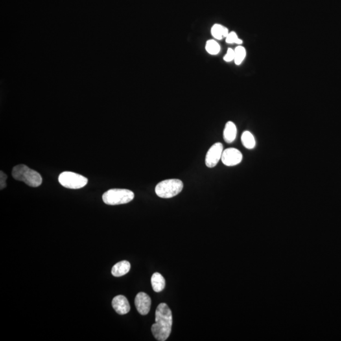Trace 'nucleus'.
Masks as SVG:
<instances>
[{"label":"nucleus","instance_id":"f257e3e1","mask_svg":"<svg viewBox=\"0 0 341 341\" xmlns=\"http://www.w3.org/2000/svg\"><path fill=\"white\" fill-rule=\"evenodd\" d=\"M172 325L171 310L166 303H160L156 312V323L152 325L153 336L159 341H165L169 338Z\"/></svg>","mask_w":341,"mask_h":341},{"label":"nucleus","instance_id":"f03ea898","mask_svg":"<svg viewBox=\"0 0 341 341\" xmlns=\"http://www.w3.org/2000/svg\"><path fill=\"white\" fill-rule=\"evenodd\" d=\"M12 176L15 180L23 181L31 187H38L43 183L42 177L39 172L24 165L15 166L13 168Z\"/></svg>","mask_w":341,"mask_h":341},{"label":"nucleus","instance_id":"7ed1b4c3","mask_svg":"<svg viewBox=\"0 0 341 341\" xmlns=\"http://www.w3.org/2000/svg\"><path fill=\"white\" fill-rule=\"evenodd\" d=\"M135 197L134 193L126 189H111L102 195V200L105 204L117 205L128 204Z\"/></svg>","mask_w":341,"mask_h":341},{"label":"nucleus","instance_id":"20e7f679","mask_svg":"<svg viewBox=\"0 0 341 341\" xmlns=\"http://www.w3.org/2000/svg\"><path fill=\"white\" fill-rule=\"evenodd\" d=\"M183 189L182 181L177 179L166 180L157 185L156 193L159 197L170 198L174 197L180 193Z\"/></svg>","mask_w":341,"mask_h":341},{"label":"nucleus","instance_id":"39448f33","mask_svg":"<svg viewBox=\"0 0 341 341\" xmlns=\"http://www.w3.org/2000/svg\"><path fill=\"white\" fill-rule=\"evenodd\" d=\"M60 184L69 189H80L84 187L88 183V180L84 176L75 172L65 171L58 177Z\"/></svg>","mask_w":341,"mask_h":341},{"label":"nucleus","instance_id":"423d86ee","mask_svg":"<svg viewBox=\"0 0 341 341\" xmlns=\"http://www.w3.org/2000/svg\"><path fill=\"white\" fill-rule=\"evenodd\" d=\"M223 152V146L220 142L214 144L209 148L205 157V165L208 168H214L218 165L219 161L221 159Z\"/></svg>","mask_w":341,"mask_h":341},{"label":"nucleus","instance_id":"0eeeda50","mask_svg":"<svg viewBox=\"0 0 341 341\" xmlns=\"http://www.w3.org/2000/svg\"><path fill=\"white\" fill-rule=\"evenodd\" d=\"M243 155L235 148H229L223 150L221 161L224 165L234 166L239 165L242 161Z\"/></svg>","mask_w":341,"mask_h":341},{"label":"nucleus","instance_id":"6e6552de","mask_svg":"<svg viewBox=\"0 0 341 341\" xmlns=\"http://www.w3.org/2000/svg\"><path fill=\"white\" fill-rule=\"evenodd\" d=\"M135 305L140 314L142 316H146L150 312L151 299L145 292H139L135 297Z\"/></svg>","mask_w":341,"mask_h":341},{"label":"nucleus","instance_id":"1a4fd4ad","mask_svg":"<svg viewBox=\"0 0 341 341\" xmlns=\"http://www.w3.org/2000/svg\"><path fill=\"white\" fill-rule=\"evenodd\" d=\"M114 310L119 315H125L130 310V306L128 299L123 295L115 297L112 301Z\"/></svg>","mask_w":341,"mask_h":341},{"label":"nucleus","instance_id":"9d476101","mask_svg":"<svg viewBox=\"0 0 341 341\" xmlns=\"http://www.w3.org/2000/svg\"><path fill=\"white\" fill-rule=\"evenodd\" d=\"M237 135V128L232 122H228L225 125L223 137L226 143L231 144L235 141Z\"/></svg>","mask_w":341,"mask_h":341},{"label":"nucleus","instance_id":"9b49d317","mask_svg":"<svg viewBox=\"0 0 341 341\" xmlns=\"http://www.w3.org/2000/svg\"><path fill=\"white\" fill-rule=\"evenodd\" d=\"M130 262L126 261H121L113 267L111 273L113 276L122 277L127 274L130 270Z\"/></svg>","mask_w":341,"mask_h":341},{"label":"nucleus","instance_id":"f8f14e48","mask_svg":"<svg viewBox=\"0 0 341 341\" xmlns=\"http://www.w3.org/2000/svg\"><path fill=\"white\" fill-rule=\"evenodd\" d=\"M151 284L153 290H154L155 292H161L165 289L166 286L165 279L160 273H154L152 276Z\"/></svg>","mask_w":341,"mask_h":341},{"label":"nucleus","instance_id":"ddd939ff","mask_svg":"<svg viewBox=\"0 0 341 341\" xmlns=\"http://www.w3.org/2000/svg\"><path fill=\"white\" fill-rule=\"evenodd\" d=\"M211 33L214 38L220 40L223 38H226L229 34V30L226 27L220 24H215L212 27Z\"/></svg>","mask_w":341,"mask_h":341},{"label":"nucleus","instance_id":"4468645a","mask_svg":"<svg viewBox=\"0 0 341 341\" xmlns=\"http://www.w3.org/2000/svg\"><path fill=\"white\" fill-rule=\"evenodd\" d=\"M242 142L244 147L248 149H253L255 147V137L248 131H245L242 135Z\"/></svg>","mask_w":341,"mask_h":341},{"label":"nucleus","instance_id":"2eb2a0df","mask_svg":"<svg viewBox=\"0 0 341 341\" xmlns=\"http://www.w3.org/2000/svg\"><path fill=\"white\" fill-rule=\"evenodd\" d=\"M235 52V56L234 61H235L236 65H241L246 55L245 48L241 47V46H239V47L236 48Z\"/></svg>","mask_w":341,"mask_h":341},{"label":"nucleus","instance_id":"dca6fc26","mask_svg":"<svg viewBox=\"0 0 341 341\" xmlns=\"http://www.w3.org/2000/svg\"><path fill=\"white\" fill-rule=\"evenodd\" d=\"M205 49H206V51L210 54L216 55V54H218L220 52V45L215 40L211 39V40L207 41L206 45H205Z\"/></svg>","mask_w":341,"mask_h":341},{"label":"nucleus","instance_id":"f3484780","mask_svg":"<svg viewBox=\"0 0 341 341\" xmlns=\"http://www.w3.org/2000/svg\"><path fill=\"white\" fill-rule=\"evenodd\" d=\"M226 41L228 44L235 43L240 45V44L243 43L242 39L238 38L237 34L235 32H229L226 38Z\"/></svg>","mask_w":341,"mask_h":341},{"label":"nucleus","instance_id":"a211bd4d","mask_svg":"<svg viewBox=\"0 0 341 341\" xmlns=\"http://www.w3.org/2000/svg\"><path fill=\"white\" fill-rule=\"evenodd\" d=\"M235 50L229 48L227 49V53L224 57V60L226 62H230L231 61L235 60Z\"/></svg>","mask_w":341,"mask_h":341},{"label":"nucleus","instance_id":"6ab92c4d","mask_svg":"<svg viewBox=\"0 0 341 341\" xmlns=\"http://www.w3.org/2000/svg\"><path fill=\"white\" fill-rule=\"evenodd\" d=\"M6 180H7V176H6L5 172L1 170V172H0V187H1V190L5 189L6 187Z\"/></svg>","mask_w":341,"mask_h":341}]
</instances>
